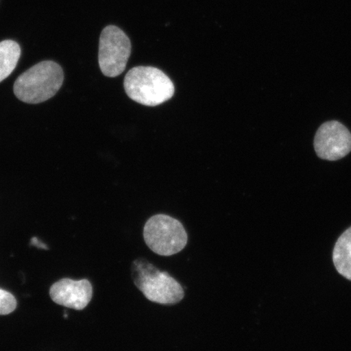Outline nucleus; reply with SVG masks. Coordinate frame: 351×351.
<instances>
[{
  "mask_svg": "<svg viewBox=\"0 0 351 351\" xmlns=\"http://www.w3.org/2000/svg\"><path fill=\"white\" fill-rule=\"evenodd\" d=\"M131 276L136 288L154 304L176 305L185 298L182 285L168 271L158 269L146 258H137L132 263Z\"/></svg>",
  "mask_w": 351,
  "mask_h": 351,
  "instance_id": "nucleus-1",
  "label": "nucleus"
},
{
  "mask_svg": "<svg viewBox=\"0 0 351 351\" xmlns=\"http://www.w3.org/2000/svg\"><path fill=\"white\" fill-rule=\"evenodd\" d=\"M124 87L132 100L149 107L166 102L175 93L171 79L160 69L150 66L130 69L125 77Z\"/></svg>",
  "mask_w": 351,
  "mask_h": 351,
  "instance_id": "nucleus-2",
  "label": "nucleus"
},
{
  "mask_svg": "<svg viewBox=\"0 0 351 351\" xmlns=\"http://www.w3.org/2000/svg\"><path fill=\"white\" fill-rule=\"evenodd\" d=\"M64 72L54 61L38 63L21 74L14 84L17 99L26 104H40L50 99L64 82Z\"/></svg>",
  "mask_w": 351,
  "mask_h": 351,
  "instance_id": "nucleus-3",
  "label": "nucleus"
},
{
  "mask_svg": "<svg viewBox=\"0 0 351 351\" xmlns=\"http://www.w3.org/2000/svg\"><path fill=\"white\" fill-rule=\"evenodd\" d=\"M143 236L152 252L165 257L182 252L189 241L187 232L182 223L165 214L149 218L143 227Z\"/></svg>",
  "mask_w": 351,
  "mask_h": 351,
  "instance_id": "nucleus-4",
  "label": "nucleus"
},
{
  "mask_svg": "<svg viewBox=\"0 0 351 351\" xmlns=\"http://www.w3.org/2000/svg\"><path fill=\"white\" fill-rule=\"evenodd\" d=\"M131 55L130 39L119 27L108 25L101 33L99 64L104 76L116 77L125 71Z\"/></svg>",
  "mask_w": 351,
  "mask_h": 351,
  "instance_id": "nucleus-5",
  "label": "nucleus"
},
{
  "mask_svg": "<svg viewBox=\"0 0 351 351\" xmlns=\"http://www.w3.org/2000/svg\"><path fill=\"white\" fill-rule=\"evenodd\" d=\"M314 147L320 159L341 160L351 152L350 132L339 121L324 123L315 134Z\"/></svg>",
  "mask_w": 351,
  "mask_h": 351,
  "instance_id": "nucleus-6",
  "label": "nucleus"
},
{
  "mask_svg": "<svg viewBox=\"0 0 351 351\" xmlns=\"http://www.w3.org/2000/svg\"><path fill=\"white\" fill-rule=\"evenodd\" d=\"M50 295L57 304L81 311L90 304L93 297V287L86 279H62L52 285Z\"/></svg>",
  "mask_w": 351,
  "mask_h": 351,
  "instance_id": "nucleus-7",
  "label": "nucleus"
},
{
  "mask_svg": "<svg viewBox=\"0 0 351 351\" xmlns=\"http://www.w3.org/2000/svg\"><path fill=\"white\" fill-rule=\"evenodd\" d=\"M332 261L339 274L351 280V227L337 239L333 249Z\"/></svg>",
  "mask_w": 351,
  "mask_h": 351,
  "instance_id": "nucleus-8",
  "label": "nucleus"
},
{
  "mask_svg": "<svg viewBox=\"0 0 351 351\" xmlns=\"http://www.w3.org/2000/svg\"><path fill=\"white\" fill-rule=\"evenodd\" d=\"M21 56L19 44L12 40L0 43V82L15 69Z\"/></svg>",
  "mask_w": 351,
  "mask_h": 351,
  "instance_id": "nucleus-9",
  "label": "nucleus"
},
{
  "mask_svg": "<svg viewBox=\"0 0 351 351\" xmlns=\"http://www.w3.org/2000/svg\"><path fill=\"white\" fill-rule=\"evenodd\" d=\"M16 308V300L11 293L0 289V315L13 313Z\"/></svg>",
  "mask_w": 351,
  "mask_h": 351,
  "instance_id": "nucleus-10",
  "label": "nucleus"
},
{
  "mask_svg": "<svg viewBox=\"0 0 351 351\" xmlns=\"http://www.w3.org/2000/svg\"><path fill=\"white\" fill-rule=\"evenodd\" d=\"M32 244L34 245H36V247L38 248L46 249V250L48 249L46 245H44L43 243H42L41 241H39L36 238H33L32 239Z\"/></svg>",
  "mask_w": 351,
  "mask_h": 351,
  "instance_id": "nucleus-11",
  "label": "nucleus"
}]
</instances>
